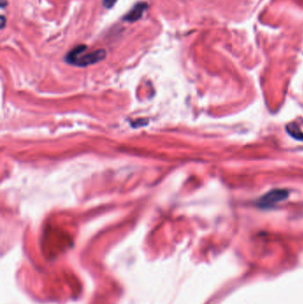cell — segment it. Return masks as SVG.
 Wrapping results in <instances>:
<instances>
[{"mask_svg": "<svg viewBox=\"0 0 303 304\" xmlns=\"http://www.w3.org/2000/svg\"><path fill=\"white\" fill-rule=\"evenodd\" d=\"M148 4L146 2H139L136 5H133L131 10L124 16V20L129 22H134L136 20H140L142 18L144 12L148 9Z\"/></svg>", "mask_w": 303, "mask_h": 304, "instance_id": "cell-3", "label": "cell"}, {"mask_svg": "<svg viewBox=\"0 0 303 304\" xmlns=\"http://www.w3.org/2000/svg\"><path fill=\"white\" fill-rule=\"evenodd\" d=\"M288 197V191L285 190L276 189L263 195L257 201V205L262 208H271L278 203L284 200Z\"/></svg>", "mask_w": 303, "mask_h": 304, "instance_id": "cell-2", "label": "cell"}, {"mask_svg": "<svg viewBox=\"0 0 303 304\" xmlns=\"http://www.w3.org/2000/svg\"><path fill=\"white\" fill-rule=\"evenodd\" d=\"M5 26V16H1V29H4Z\"/></svg>", "mask_w": 303, "mask_h": 304, "instance_id": "cell-5", "label": "cell"}, {"mask_svg": "<svg viewBox=\"0 0 303 304\" xmlns=\"http://www.w3.org/2000/svg\"><path fill=\"white\" fill-rule=\"evenodd\" d=\"M116 1L117 0H102V5L105 8L111 9L116 4Z\"/></svg>", "mask_w": 303, "mask_h": 304, "instance_id": "cell-4", "label": "cell"}, {"mask_svg": "<svg viewBox=\"0 0 303 304\" xmlns=\"http://www.w3.org/2000/svg\"><path fill=\"white\" fill-rule=\"evenodd\" d=\"M6 5H7V1L6 0H0V6L2 8H5Z\"/></svg>", "mask_w": 303, "mask_h": 304, "instance_id": "cell-6", "label": "cell"}, {"mask_svg": "<svg viewBox=\"0 0 303 304\" xmlns=\"http://www.w3.org/2000/svg\"><path fill=\"white\" fill-rule=\"evenodd\" d=\"M87 46L85 45H79L74 47L65 56L66 62L74 66L87 67L100 62L106 57V51L103 49L86 53L84 55Z\"/></svg>", "mask_w": 303, "mask_h": 304, "instance_id": "cell-1", "label": "cell"}]
</instances>
